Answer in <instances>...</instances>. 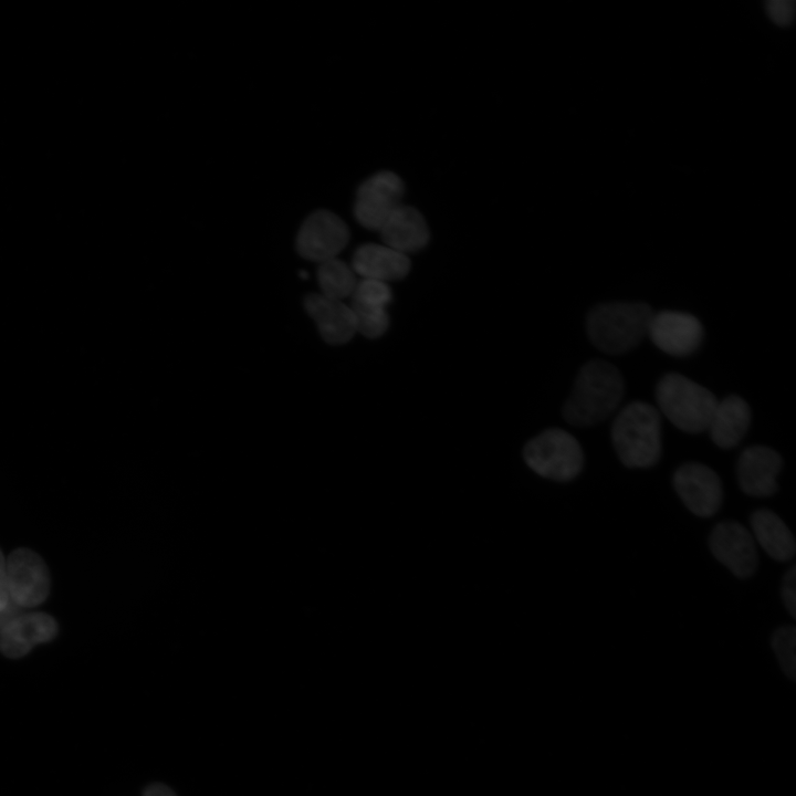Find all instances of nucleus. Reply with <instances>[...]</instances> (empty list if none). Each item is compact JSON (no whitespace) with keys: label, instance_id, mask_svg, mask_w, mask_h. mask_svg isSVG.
I'll list each match as a JSON object with an SVG mask.
<instances>
[{"label":"nucleus","instance_id":"nucleus-15","mask_svg":"<svg viewBox=\"0 0 796 796\" xmlns=\"http://www.w3.org/2000/svg\"><path fill=\"white\" fill-rule=\"evenodd\" d=\"M409 270L408 255L385 244H363L353 255V271L363 279L388 283L404 279Z\"/></svg>","mask_w":796,"mask_h":796},{"label":"nucleus","instance_id":"nucleus-4","mask_svg":"<svg viewBox=\"0 0 796 796\" xmlns=\"http://www.w3.org/2000/svg\"><path fill=\"white\" fill-rule=\"evenodd\" d=\"M660 411L677 428L689 433L708 429L718 399L708 388L678 374H666L656 387Z\"/></svg>","mask_w":796,"mask_h":796},{"label":"nucleus","instance_id":"nucleus-24","mask_svg":"<svg viewBox=\"0 0 796 796\" xmlns=\"http://www.w3.org/2000/svg\"><path fill=\"white\" fill-rule=\"evenodd\" d=\"M784 606L792 617L796 616V569L792 567L784 576L781 587Z\"/></svg>","mask_w":796,"mask_h":796},{"label":"nucleus","instance_id":"nucleus-3","mask_svg":"<svg viewBox=\"0 0 796 796\" xmlns=\"http://www.w3.org/2000/svg\"><path fill=\"white\" fill-rule=\"evenodd\" d=\"M611 440L617 455L626 467H652L661 455L659 411L645 401L627 405L612 422Z\"/></svg>","mask_w":796,"mask_h":796},{"label":"nucleus","instance_id":"nucleus-11","mask_svg":"<svg viewBox=\"0 0 796 796\" xmlns=\"http://www.w3.org/2000/svg\"><path fill=\"white\" fill-rule=\"evenodd\" d=\"M709 544L714 557L735 576L745 578L754 574L757 566L755 542L740 523H719L710 535Z\"/></svg>","mask_w":796,"mask_h":796},{"label":"nucleus","instance_id":"nucleus-12","mask_svg":"<svg viewBox=\"0 0 796 796\" xmlns=\"http://www.w3.org/2000/svg\"><path fill=\"white\" fill-rule=\"evenodd\" d=\"M782 458L772 448L753 446L746 448L736 464L741 489L751 496L766 498L777 490L776 476L782 469Z\"/></svg>","mask_w":796,"mask_h":796},{"label":"nucleus","instance_id":"nucleus-23","mask_svg":"<svg viewBox=\"0 0 796 796\" xmlns=\"http://www.w3.org/2000/svg\"><path fill=\"white\" fill-rule=\"evenodd\" d=\"M766 11L776 24L787 25L794 18L795 2L793 0H768Z\"/></svg>","mask_w":796,"mask_h":796},{"label":"nucleus","instance_id":"nucleus-21","mask_svg":"<svg viewBox=\"0 0 796 796\" xmlns=\"http://www.w3.org/2000/svg\"><path fill=\"white\" fill-rule=\"evenodd\" d=\"M796 630L793 626L778 628L772 637V647L783 671L790 678L796 671Z\"/></svg>","mask_w":796,"mask_h":796},{"label":"nucleus","instance_id":"nucleus-8","mask_svg":"<svg viewBox=\"0 0 796 796\" xmlns=\"http://www.w3.org/2000/svg\"><path fill=\"white\" fill-rule=\"evenodd\" d=\"M348 240L349 231L344 221L331 211L320 210L302 224L296 249L304 259L321 263L335 259Z\"/></svg>","mask_w":796,"mask_h":796},{"label":"nucleus","instance_id":"nucleus-22","mask_svg":"<svg viewBox=\"0 0 796 796\" xmlns=\"http://www.w3.org/2000/svg\"><path fill=\"white\" fill-rule=\"evenodd\" d=\"M391 301V291L388 283L363 279L357 282L352 294V303L365 306L383 307Z\"/></svg>","mask_w":796,"mask_h":796},{"label":"nucleus","instance_id":"nucleus-26","mask_svg":"<svg viewBox=\"0 0 796 796\" xmlns=\"http://www.w3.org/2000/svg\"><path fill=\"white\" fill-rule=\"evenodd\" d=\"M22 609V607L11 600L8 607L0 611V630L11 620L23 614Z\"/></svg>","mask_w":796,"mask_h":796},{"label":"nucleus","instance_id":"nucleus-19","mask_svg":"<svg viewBox=\"0 0 796 796\" xmlns=\"http://www.w3.org/2000/svg\"><path fill=\"white\" fill-rule=\"evenodd\" d=\"M321 294L341 300L352 296L357 284L353 269L337 258L318 263Z\"/></svg>","mask_w":796,"mask_h":796},{"label":"nucleus","instance_id":"nucleus-25","mask_svg":"<svg viewBox=\"0 0 796 796\" xmlns=\"http://www.w3.org/2000/svg\"><path fill=\"white\" fill-rule=\"evenodd\" d=\"M11 599L7 584L6 558L0 549V611L6 609Z\"/></svg>","mask_w":796,"mask_h":796},{"label":"nucleus","instance_id":"nucleus-1","mask_svg":"<svg viewBox=\"0 0 796 796\" xmlns=\"http://www.w3.org/2000/svg\"><path fill=\"white\" fill-rule=\"evenodd\" d=\"M624 388V378L616 366L603 359L589 360L575 379L563 417L576 427L595 426L616 410Z\"/></svg>","mask_w":796,"mask_h":796},{"label":"nucleus","instance_id":"nucleus-10","mask_svg":"<svg viewBox=\"0 0 796 796\" xmlns=\"http://www.w3.org/2000/svg\"><path fill=\"white\" fill-rule=\"evenodd\" d=\"M673 485L685 506L698 516H712L722 504L720 478L705 464L681 465L673 474Z\"/></svg>","mask_w":796,"mask_h":796},{"label":"nucleus","instance_id":"nucleus-16","mask_svg":"<svg viewBox=\"0 0 796 796\" xmlns=\"http://www.w3.org/2000/svg\"><path fill=\"white\" fill-rule=\"evenodd\" d=\"M385 245L404 254L416 252L429 241V228L413 207L400 205L379 230Z\"/></svg>","mask_w":796,"mask_h":796},{"label":"nucleus","instance_id":"nucleus-5","mask_svg":"<svg viewBox=\"0 0 796 796\" xmlns=\"http://www.w3.org/2000/svg\"><path fill=\"white\" fill-rule=\"evenodd\" d=\"M523 457L538 475L566 482L578 475L584 465V453L578 441L567 431L547 429L524 447Z\"/></svg>","mask_w":796,"mask_h":796},{"label":"nucleus","instance_id":"nucleus-6","mask_svg":"<svg viewBox=\"0 0 796 796\" xmlns=\"http://www.w3.org/2000/svg\"><path fill=\"white\" fill-rule=\"evenodd\" d=\"M404 184L395 172L384 170L367 178L358 188L354 213L368 230L379 231L401 205Z\"/></svg>","mask_w":796,"mask_h":796},{"label":"nucleus","instance_id":"nucleus-7","mask_svg":"<svg viewBox=\"0 0 796 796\" xmlns=\"http://www.w3.org/2000/svg\"><path fill=\"white\" fill-rule=\"evenodd\" d=\"M10 599L18 606L34 607L50 593V573L40 555L29 548H17L6 559Z\"/></svg>","mask_w":796,"mask_h":796},{"label":"nucleus","instance_id":"nucleus-9","mask_svg":"<svg viewBox=\"0 0 796 796\" xmlns=\"http://www.w3.org/2000/svg\"><path fill=\"white\" fill-rule=\"evenodd\" d=\"M647 336L666 354L683 357L694 353L703 338V326L698 317L678 311L653 313Z\"/></svg>","mask_w":796,"mask_h":796},{"label":"nucleus","instance_id":"nucleus-20","mask_svg":"<svg viewBox=\"0 0 796 796\" xmlns=\"http://www.w3.org/2000/svg\"><path fill=\"white\" fill-rule=\"evenodd\" d=\"M356 329L368 338H376L385 334L389 326V316L386 308L365 306L352 303Z\"/></svg>","mask_w":796,"mask_h":796},{"label":"nucleus","instance_id":"nucleus-18","mask_svg":"<svg viewBox=\"0 0 796 796\" xmlns=\"http://www.w3.org/2000/svg\"><path fill=\"white\" fill-rule=\"evenodd\" d=\"M753 538L775 561L790 559L796 549L794 536L785 522L769 510L755 511L751 516Z\"/></svg>","mask_w":796,"mask_h":796},{"label":"nucleus","instance_id":"nucleus-27","mask_svg":"<svg viewBox=\"0 0 796 796\" xmlns=\"http://www.w3.org/2000/svg\"><path fill=\"white\" fill-rule=\"evenodd\" d=\"M143 796H176V794L168 786L160 783H155L149 785L144 790Z\"/></svg>","mask_w":796,"mask_h":796},{"label":"nucleus","instance_id":"nucleus-17","mask_svg":"<svg viewBox=\"0 0 796 796\" xmlns=\"http://www.w3.org/2000/svg\"><path fill=\"white\" fill-rule=\"evenodd\" d=\"M751 420L747 402L740 396L730 395L718 401L706 430L718 447L730 449L743 439Z\"/></svg>","mask_w":796,"mask_h":796},{"label":"nucleus","instance_id":"nucleus-2","mask_svg":"<svg viewBox=\"0 0 796 796\" xmlns=\"http://www.w3.org/2000/svg\"><path fill=\"white\" fill-rule=\"evenodd\" d=\"M652 308L641 302L595 306L587 315L586 332L595 347L610 355L630 352L648 334Z\"/></svg>","mask_w":796,"mask_h":796},{"label":"nucleus","instance_id":"nucleus-14","mask_svg":"<svg viewBox=\"0 0 796 796\" xmlns=\"http://www.w3.org/2000/svg\"><path fill=\"white\" fill-rule=\"evenodd\" d=\"M304 305L326 343L345 344L357 332L353 311L343 301L312 293L306 296Z\"/></svg>","mask_w":796,"mask_h":796},{"label":"nucleus","instance_id":"nucleus-13","mask_svg":"<svg viewBox=\"0 0 796 796\" xmlns=\"http://www.w3.org/2000/svg\"><path fill=\"white\" fill-rule=\"evenodd\" d=\"M57 630V622L48 614H21L0 630V651L11 659L21 658L35 645L53 640Z\"/></svg>","mask_w":796,"mask_h":796}]
</instances>
